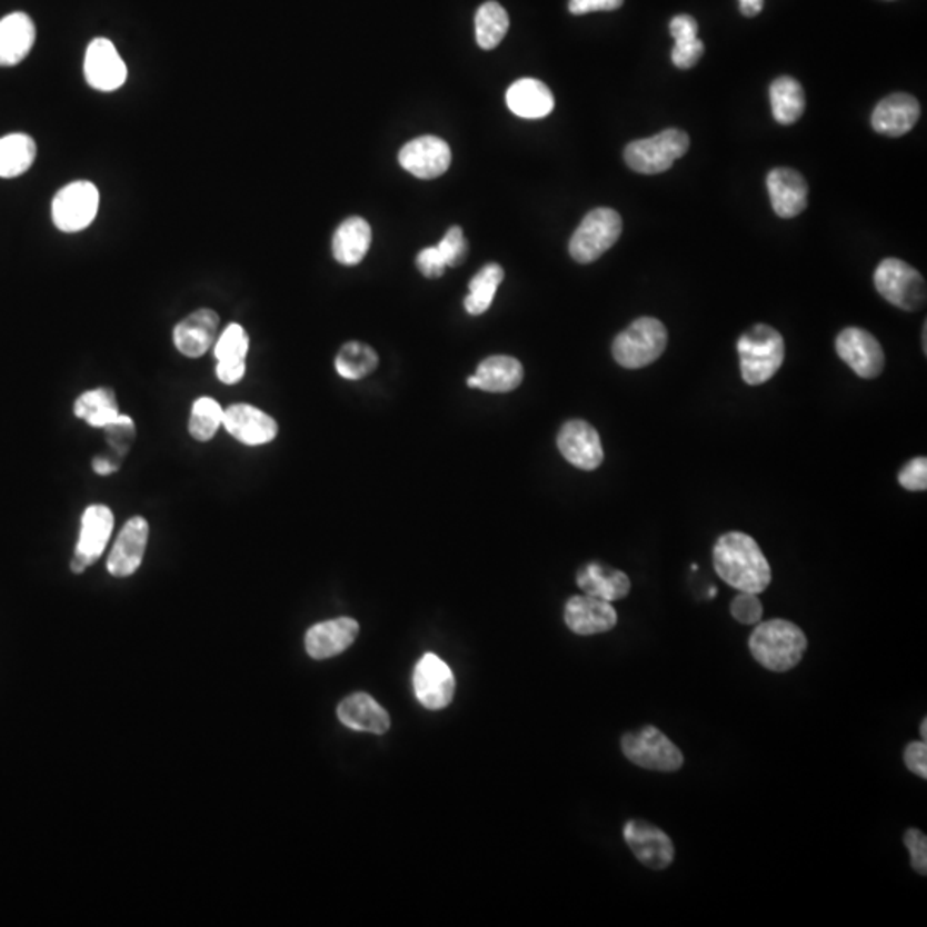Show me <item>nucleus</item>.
Returning a JSON list of instances; mask_svg holds the SVG:
<instances>
[{
  "mask_svg": "<svg viewBox=\"0 0 927 927\" xmlns=\"http://www.w3.org/2000/svg\"><path fill=\"white\" fill-rule=\"evenodd\" d=\"M712 566L721 581L742 592L766 591L771 585V567L755 538L746 532H725L712 547Z\"/></svg>",
  "mask_w": 927,
  "mask_h": 927,
  "instance_id": "nucleus-1",
  "label": "nucleus"
},
{
  "mask_svg": "<svg viewBox=\"0 0 927 927\" xmlns=\"http://www.w3.org/2000/svg\"><path fill=\"white\" fill-rule=\"evenodd\" d=\"M750 655L768 670L784 674L796 668L807 649V637L800 627L784 618L761 622L749 637Z\"/></svg>",
  "mask_w": 927,
  "mask_h": 927,
  "instance_id": "nucleus-2",
  "label": "nucleus"
},
{
  "mask_svg": "<svg viewBox=\"0 0 927 927\" xmlns=\"http://www.w3.org/2000/svg\"><path fill=\"white\" fill-rule=\"evenodd\" d=\"M737 351L744 381L752 387L762 385L771 380L784 365V337L769 325H755L740 337Z\"/></svg>",
  "mask_w": 927,
  "mask_h": 927,
  "instance_id": "nucleus-3",
  "label": "nucleus"
},
{
  "mask_svg": "<svg viewBox=\"0 0 927 927\" xmlns=\"http://www.w3.org/2000/svg\"><path fill=\"white\" fill-rule=\"evenodd\" d=\"M668 332L656 318H639L615 337L611 355L627 370H641L660 359L667 349Z\"/></svg>",
  "mask_w": 927,
  "mask_h": 927,
  "instance_id": "nucleus-4",
  "label": "nucleus"
},
{
  "mask_svg": "<svg viewBox=\"0 0 927 927\" xmlns=\"http://www.w3.org/2000/svg\"><path fill=\"white\" fill-rule=\"evenodd\" d=\"M690 140L682 129H665L656 137L632 141L624 151L627 166L637 173L655 176L674 166L689 151Z\"/></svg>",
  "mask_w": 927,
  "mask_h": 927,
  "instance_id": "nucleus-5",
  "label": "nucleus"
},
{
  "mask_svg": "<svg viewBox=\"0 0 927 927\" xmlns=\"http://www.w3.org/2000/svg\"><path fill=\"white\" fill-rule=\"evenodd\" d=\"M622 235V217L611 208H596L577 227L569 253L577 263H592L604 257Z\"/></svg>",
  "mask_w": 927,
  "mask_h": 927,
  "instance_id": "nucleus-6",
  "label": "nucleus"
},
{
  "mask_svg": "<svg viewBox=\"0 0 927 927\" xmlns=\"http://www.w3.org/2000/svg\"><path fill=\"white\" fill-rule=\"evenodd\" d=\"M624 756L636 766L652 771L674 772L684 766V755L664 731L656 727H642L622 737Z\"/></svg>",
  "mask_w": 927,
  "mask_h": 927,
  "instance_id": "nucleus-7",
  "label": "nucleus"
},
{
  "mask_svg": "<svg viewBox=\"0 0 927 927\" xmlns=\"http://www.w3.org/2000/svg\"><path fill=\"white\" fill-rule=\"evenodd\" d=\"M876 291L905 311H917L926 305V282L916 268L898 258H886L875 272Z\"/></svg>",
  "mask_w": 927,
  "mask_h": 927,
  "instance_id": "nucleus-8",
  "label": "nucleus"
},
{
  "mask_svg": "<svg viewBox=\"0 0 927 927\" xmlns=\"http://www.w3.org/2000/svg\"><path fill=\"white\" fill-rule=\"evenodd\" d=\"M100 192L88 181H74L57 192L52 201V220L62 232L87 229L99 213Z\"/></svg>",
  "mask_w": 927,
  "mask_h": 927,
  "instance_id": "nucleus-9",
  "label": "nucleus"
},
{
  "mask_svg": "<svg viewBox=\"0 0 927 927\" xmlns=\"http://www.w3.org/2000/svg\"><path fill=\"white\" fill-rule=\"evenodd\" d=\"M412 686L418 701L431 711L447 708L456 692V679L449 665L431 652L416 665Z\"/></svg>",
  "mask_w": 927,
  "mask_h": 927,
  "instance_id": "nucleus-10",
  "label": "nucleus"
},
{
  "mask_svg": "<svg viewBox=\"0 0 927 927\" xmlns=\"http://www.w3.org/2000/svg\"><path fill=\"white\" fill-rule=\"evenodd\" d=\"M835 347L841 361L847 362L857 377L873 380L883 373L885 352L873 333L866 332L863 328H845L838 333Z\"/></svg>",
  "mask_w": 927,
  "mask_h": 927,
  "instance_id": "nucleus-11",
  "label": "nucleus"
},
{
  "mask_svg": "<svg viewBox=\"0 0 927 927\" xmlns=\"http://www.w3.org/2000/svg\"><path fill=\"white\" fill-rule=\"evenodd\" d=\"M113 531V512L107 506H90L81 517V531L72 558V572L81 574L93 566Z\"/></svg>",
  "mask_w": 927,
  "mask_h": 927,
  "instance_id": "nucleus-12",
  "label": "nucleus"
},
{
  "mask_svg": "<svg viewBox=\"0 0 927 927\" xmlns=\"http://www.w3.org/2000/svg\"><path fill=\"white\" fill-rule=\"evenodd\" d=\"M624 838L642 866L664 871L674 864V841L658 826L646 821H629L624 828Z\"/></svg>",
  "mask_w": 927,
  "mask_h": 927,
  "instance_id": "nucleus-13",
  "label": "nucleus"
},
{
  "mask_svg": "<svg viewBox=\"0 0 927 927\" xmlns=\"http://www.w3.org/2000/svg\"><path fill=\"white\" fill-rule=\"evenodd\" d=\"M557 446L560 453L582 471H595L604 462L600 435L582 419H572L560 428Z\"/></svg>",
  "mask_w": 927,
  "mask_h": 927,
  "instance_id": "nucleus-14",
  "label": "nucleus"
},
{
  "mask_svg": "<svg viewBox=\"0 0 927 927\" xmlns=\"http://www.w3.org/2000/svg\"><path fill=\"white\" fill-rule=\"evenodd\" d=\"M84 76L94 90L116 91L128 80V68L110 40L94 38L84 56Z\"/></svg>",
  "mask_w": 927,
  "mask_h": 927,
  "instance_id": "nucleus-15",
  "label": "nucleus"
},
{
  "mask_svg": "<svg viewBox=\"0 0 927 927\" xmlns=\"http://www.w3.org/2000/svg\"><path fill=\"white\" fill-rule=\"evenodd\" d=\"M403 170L419 179L440 178L452 163L449 144L438 137H421L403 144L399 153Z\"/></svg>",
  "mask_w": 927,
  "mask_h": 927,
  "instance_id": "nucleus-16",
  "label": "nucleus"
},
{
  "mask_svg": "<svg viewBox=\"0 0 927 927\" xmlns=\"http://www.w3.org/2000/svg\"><path fill=\"white\" fill-rule=\"evenodd\" d=\"M223 427L245 446H265L279 433L276 419L249 403H235L223 411Z\"/></svg>",
  "mask_w": 927,
  "mask_h": 927,
  "instance_id": "nucleus-17",
  "label": "nucleus"
},
{
  "mask_svg": "<svg viewBox=\"0 0 927 927\" xmlns=\"http://www.w3.org/2000/svg\"><path fill=\"white\" fill-rule=\"evenodd\" d=\"M220 318L213 309H198L173 328V343L186 358H201L217 340Z\"/></svg>",
  "mask_w": 927,
  "mask_h": 927,
  "instance_id": "nucleus-18",
  "label": "nucleus"
},
{
  "mask_svg": "<svg viewBox=\"0 0 927 927\" xmlns=\"http://www.w3.org/2000/svg\"><path fill=\"white\" fill-rule=\"evenodd\" d=\"M772 210L781 219L800 216L809 200V186L803 173L787 167L772 169L766 178Z\"/></svg>",
  "mask_w": 927,
  "mask_h": 927,
  "instance_id": "nucleus-19",
  "label": "nucleus"
},
{
  "mask_svg": "<svg viewBox=\"0 0 927 927\" xmlns=\"http://www.w3.org/2000/svg\"><path fill=\"white\" fill-rule=\"evenodd\" d=\"M359 624L355 618L340 617L317 624L306 632V651L313 660H328L355 645Z\"/></svg>",
  "mask_w": 927,
  "mask_h": 927,
  "instance_id": "nucleus-20",
  "label": "nucleus"
},
{
  "mask_svg": "<svg viewBox=\"0 0 927 927\" xmlns=\"http://www.w3.org/2000/svg\"><path fill=\"white\" fill-rule=\"evenodd\" d=\"M567 627L579 636H595L608 632L617 626V611L610 601L600 600L595 596H572L566 605Z\"/></svg>",
  "mask_w": 927,
  "mask_h": 927,
  "instance_id": "nucleus-21",
  "label": "nucleus"
},
{
  "mask_svg": "<svg viewBox=\"0 0 927 927\" xmlns=\"http://www.w3.org/2000/svg\"><path fill=\"white\" fill-rule=\"evenodd\" d=\"M148 522L143 517H132L119 532L107 569L113 577H129L140 569L148 544Z\"/></svg>",
  "mask_w": 927,
  "mask_h": 927,
  "instance_id": "nucleus-22",
  "label": "nucleus"
},
{
  "mask_svg": "<svg viewBox=\"0 0 927 927\" xmlns=\"http://www.w3.org/2000/svg\"><path fill=\"white\" fill-rule=\"evenodd\" d=\"M919 118L920 106L916 97L909 93H894L876 106L871 124L879 134L898 138L913 131Z\"/></svg>",
  "mask_w": 927,
  "mask_h": 927,
  "instance_id": "nucleus-23",
  "label": "nucleus"
},
{
  "mask_svg": "<svg viewBox=\"0 0 927 927\" xmlns=\"http://www.w3.org/2000/svg\"><path fill=\"white\" fill-rule=\"evenodd\" d=\"M337 717L347 728L356 731H370L383 736L390 728V717L380 702L370 694L356 692L343 699L337 708Z\"/></svg>",
  "mask_w": 927,
  "mask_h": 927,
  "instance_id": "nucleus-24",
  "label": "nucleus"
},
{
  "mask_svg": "<svg viewBox=\"0 0 927 927\" xmlns=\"http://www.w3.org/2000/svg\"><path fill=\"white\" fill-rule=\"evenodd\" d=\"M37 40L33 19L24 12H12L0 19V66H16L27 59Z\"/></svg>",
  "mask_w": 927,
  "mask_h": 927,
  "instance_id": "nucleus-25",
  "label": "nucleus"
},
{
  "mask_svg": "<svg viewBox=\"0 0 927 927\" xmlns=\"http://www.w3.org/2000/svg\"><path fill=\"white\" fill-rule=\"evenodd\" d=\"M507 107L517 118L544 119L555 107L554 93L544 81L522 78L507 90Z\"/></svg>",
  "mask_w": 927,
  "mask_h": 927,
  "instance_id": "nucleus-26",
  "label": "nucleus"
},
{
  "mask_svg": "<svg viewBox=\"0 0 927 927\" xmlns=\"http://www.w3.org/2000/svg\"><path fill=\"white\" fill-rule=\"evenodd\" d=\"M576 582L586 595L605 601L622 600L629 595L630 579L622 570L591 562L577 572Z\"/></svg>",
  "mask_w": 927,
  "mask_h": 927,
  "instance_id": "nucleus-27",
  "label": "nucleus"
},
{
  "mask_svg": "<svg viewBox=\"0 0 927 927\" xmlns=\"http://www.w3.org/2000/svg\"><path fill=\"white\" fill-rule=\"evenodd\" d=\"M371 227L362 217H349L337 227L333 235L332 251L333 258L340 265L355 267L365 260L366 253L370 251Z\"/></svg>",
  "mask_w": 927,
  "mask_h": 927,
  "instance_id": "nucleus-28",
  "label": "nucleus"
},
{
  "mask_svg": "<svg viewBox=\"0 0 927 927\" xmlns=\"http://www.w3.org/2000/svg\"><path fill=\"white\" fill-rule=\"evenodd\" d=\"M475 377L482 392L507 393L522 383L525 368L510 356H490L478 366Z\"/></svg>",
  "mask_w": 927,
  "mask_h": 927,
  "instance_id": "nucleus-29",
  "label": "nucleus"
},
{
  "mask_svg": "<svg viewBox=\"0 0 927 927\" xmlns=\"http://www.w3.org/2000/svg\"><path fill=\"white\" fill-rule=\"evenodd\" d=\"M698 21L692 16H675L670 21V33L675 40L671 49V62L679 69H690L698 64L705 43L698 38Z\"/></svg>",
  "mask_w": 927,
  "mask_h": 927,
  "instance_id": "nucleus-30",
  "label": "nucleus"
},
{
  "mask_svg": "<svg viewBox=\"0 0 927 927\" xmlns=\"http://www.w3.org/2000/svg\"><path fill=\"white\" fill-rule=\"evenodd\" d=\"M772 116L784 126L794 124L806 110V94L803 84L791 76H780L769 87Z\"/></svg>",
  "mask_w": 927,
  "mask_h": 927,
  "instance_id": "nucleus-31",
  "label": "nucleus"
},
{
  "mask_svg": "<svg viewBox=\"0 0 927 927\" xmlns=\"http://www.w3.org/2000/svg\"><path fill=\"white\" fill-rule=\"evenodd\" d=\"M119 406L116 400V393L112 389L88 390L81 393L74 402L76 418L83 419L90 427L103 428L110 427L116 419L119 418Z\"/></svg>",
  "mask_w": 927,
  "mask_h": 927,
  "instance_id": "nucleus-32",
  "label": "nucleus"
},
{
  "mask_svg": "<svg viewBox=\"0 0 927 927\" xmlns=\"http://www.w3.org/2000/svg\"><path fill=\"white\" fill-rule=\"evenodd\" d=\"M37 143L24 132H12L0 138V178H18L33 166Z\"/></svg>",
  "mask_w": 927,
  "mask_h": 927,
  "instance_id": "nucleus-33",
  "label": "nucleus"
},
{
  "mask_svg": "<svg viewBox=\"0 0 927 927\" xmlns=\"http://www.w3.org/2000/svg\"><path fill=\"white\" fill-rule=\"evenodd\" d=\"M504 277H506V273H504V268L500 265L490 263L482 267L469 282V295L468 298L464 299L466 311L472 317H478V315L488 311Z\"/></svg>",
  "mask_w": 927,
  "mask_h": 927,
  "instance_id": "nucleus-34",
  "label": "nucleus"
},
{
  "mask_svg": "<svg viewBox=\"0 0 927 927\" xmlns=\"http://www.w3.org/2000/svg\"><path fill=\"white\" fill-rule=\"evenodd\" d=\"M378 366V355L373 347L352 340L340 347L336 358V370L346 380H361L373 373Z\"/></svg>",
  "mask_w": 927,
  "mask_h": 927,
  "instance_id": "nucleus-35",
  "label": "nucleus"
},
{
  "mask_svg": "<svg viewBox=\"0 0 927 927\" xmlns=\"http://www.w3.org/2000/svg\"><path fill=\"white\" fill-rule=\"evenodd\" d=\"M476 42L482 50L497 49L509 31V14L498 2H485L476 11Z\"/></svg>",
  "mask_w": 927,
  "mask_h": 927,
  "instance_id": "nucleus-36",
  "label": "nucleus"
},
{
  "mask_svg": "<svg viewBox=\"0 0 927 927\" xmlns=\"http://www.w3.org/2000/svg\"><path fill=\"white\" fill-rule=\"evenodd\" d=\"M223 411L226 409L211 397H200L192 403L191 418H189V433L195 440L208 441L216 437L217 431L223 425Z\"/></svg>",
  "mask_w": 927,
  "mask_h": 927,
  "instance_id": "nucleus-37",
  "label": "nucleus"
},
{
  "mask_svg": "<svg viewBox=\"0 0 927 927\" xmlns=\"http://www.w3.org/2000/svg\"><path fill=\"white\" fill-rule=\"evenodd\" d=\"M248 351V332L239 323H230L223 330L222 336L216 340V347H213L217 362H222V365H246Z\"/></svg>",
  "mask_w": 927,
  "mask_h": 927,
  "instance_id": "nucleus-38",
  "label": "nucleus"
},
{
  "mask_svg": "<svg viewBox=\"0 0 927 927\" xmlns=\"http://www.w3.org/2000/svg\"><path fill=\"white\" fill-rule=\"evenodd\" d=\"M437 248L446 260L447 267H459L468 257V241L464 238L462 229L457 226L447 230V235L438 242Z\"/></svg>",
  "mask_w": 927,
  "mask_h": 927,
  "instance_id": "nucleus-39",
  "label": "nucleus"
},
{
  "mask_svg": "<svg viewBox=\"0 0 927 927\" xmlns=\"http://www.w3.org/2000/svg\"><path fill=\"white\" fill-rule=\"evenodd\" d=\"M730 614L737 622L746 624V626L758 624L762 618V605L758 595L740 591V595L731 601Z\"/></svg>",
  "mask_w": 927,
  "mask_h": 927,
  "instance_id": "nucleus-40",
  "label": "nucleus"
},
{
  "mask_svg": "<svg viewBox=\"0 0 927 927\" xmlns=\"http://www.w3.org/2000/svg\"><path fill=\"white\" fill-rule=\"evenodd\" d=\"M904 845L909 848L910 864H913L914 871L917 875H927V838L926 835L917 828H910L905 831Z\"/></svg>",
  "mask_w": 927,
  "mask_h": 927,
  "instance_id": "nucleus-41",
  "label": "nucleus"
},
{
  "mask_svg": "<svg viewBox=\"0 0 927 927\" xmlns=\"http://www.w3.org/2000/svg\"><path fill=\"white\" fill-rule=\"evenodd\" d=\"M898 481L901 487L909 491H926L927 488V459L926 457H916L910 462L905 464L898 475Z\"/></svg>",
  "mask_w": 927,
  "mask_h": 927,
  "instance_id": "nucleus-42",
  "label": "nucleus"
},
{
  "mask_svg": "<svg viewBox=\"0 0 927 927\" xmlns=\"http://www.w3.org/2000/svg\"><path fill=\"white\" fill-rule=\"evenodd\" d=\"M416 265H418L419 272L427 279H440L447 268L446 260L441 257L437 246H430V248L419 251Z\"/></svg>",
  "mask_w": 927,
  "mask_h": 927,
  "instance_id": "nucleus-43",
  "label": "nucleus"
},
{
  "mask_svg": "<svg viewBox=\"0 0 927 927\" xmlns=\"http://www.w3.org/2000/svg\"><path fill=\"white\" fill-rule=\"evenodd\" d=\"M110 435V443L121 453H126L129 443L134 437V421L129 416L119 415V418L106 428Z\"/></svg>",
  "mask_w": 927,
  "mask_h": 927,
  "instance_id": "nucleus-44",
  "label": "nucleus"
},
{
  "mask_svg": "<svg viewBox=\"0 0 927 927\" xmlns=\"http://www.w3.org/2000/svg\"><path fill=\"white\" fill-rule=\"evenodd\" d=\"M904 762L907 769L926 780L927 778V746L923 742H910L904 750Z\"/></svg>",
  "mask_w": 927,
  "mask_h": 927,
  "instance_id": "nucleus-45",
  "label": "nucleus"
},
{
  "mask_svg": "<svg viewBox=\"0 0 927 927\" xmlns=\"http://www.w3.org/2000/svg\"><path fill=\"white\" fill-rule=\"evenodd\" d=\"M624 0H569V11L576 16L589 12L615 11L622 8Z\"/></svg>",
  "mask_w": 927,
  "mask_h": 927,
  "instance_id": "nucleus-46",
  "label": "nucleus"
},
{
  "mask_svg": "<svg viewBox=\"0 0 927 927\" xmlns=\"http://www.w3.org/2000/svg\"><path fill=\"white\" fill-rule=\"evenodd\" d=\"M93 471L100 476L113 475L119 471V464L116 460L107 459V457H97L93 459Z\"/></svg>",
  "mask_w": 927,
  "mask_h": 927,
  "instance_id": "nucleus-47",
  "label": "nucleus"
},
{
  "mask_svg": "<svg viewBox=\"0 0 927 927\" xmlns=\"http://www.w3.org/2000/svg\"><path fill=\"white\" fill-rule=\"evenodd\" d=\"M740 12L747 18H755L762 11L765 0H739Z\"/></svg>",
  "mask_w": 927,
  "mask_h": 927,
  "instance_id": "nucleus-48",
  "label": "nucleus"
},
{
  "mask_svg": "<svg viewBox=\"0 0 927 927\" xmlns=\"http://www.w3.org/2000/svg\"><path fill=\"white\" fill-rule=\"evenodd\" d=\"M920 736H923V740L927 739V718H924L923 724H920Z\"/></svg>",
  "mask_w": 927,
  "mask_h": 927,
  "instance_id": "nucleus-49",
  "label": "nucleus"
}]
</instances>
